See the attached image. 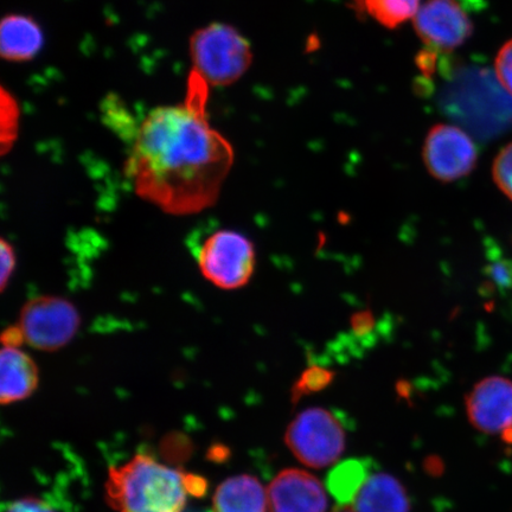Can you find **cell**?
Here are the masks:
<instances>
[{"label": "cell", "instance_id": "cell-1", "mask_svg": "<svg viewBox=\"0 0 512 512\" xmlns=\"http://www.w3.org/2000/svg\"><path fill=\"white\" fill-rule=\"evenodd\" d=\"M209 88L191 72L183 104L155 108L133 133L126 176L142 200L165 214L215 206L233 168L232 144L208 120Z\"/></svg>", "mask_w": 512, "mask_h": 512}, {"label": "cell", "instance_id": "cell-2", "mask_svg": "<svg viewBox=\"0 0 512 512\" xmlns=\"http://www.w3.org/2000/svg\"><path fill=\"white\" fill-rule=\"evenodd\" d=\"M105 489L108 504L118 512H183L189 497L206 492L207 483L147 454H137L111 467Z\"/></svg>", "mask_w": 512, "mask_h": 512}, {"label": "cell", "instance_id": "cell-3", "mask_svg": "<svg viewBox=\"0 0 512 512\" xmlns=\"http://www.w3.org/2000/svg\"><path fill=\"white\" fill-rule=\"evenodd\" d=\"M191 72L209 87L233 85L253 61L251 44L228 24L211 23L198 29L189 42Z\"/></svg>", "mask_w": 512, "mask_h": 512}, {"label": "cell", "instance_id": "cell-4", "mask_svg": "<svg viewBox=\"0 0 512 512\" xmlns=\"http://www.w3.org/2000/svg\"><path fill=\"white\" fill-rule=\"evenodd\" d=\"M444 74L450 76L447 87L440 94V107L445 114L479 137H492L503 130L501 105H494L495 88L482 73L463 72L445 61L440 63Z\"/></svg>", "mask_w": 512, "mask_h": 512}, {"label": "cell", "instance_id": "cell-5", "mask_svg": "<svg viewBox=\"0 0 512 512\" xmlns=\"http://www.w3.org/2000/svg\"><path fill=\"white\" fill-rule=\"evenodd\" d=\"M196 259L204 279L224 291L246 286L256 265L254 243L229 229L209 235L198 249Z\"/></svg>", "mask_w": 512, "mask_h": 512}, {"label": "cell", "instance_id": "cell-6", "mask_svg": "<svg viewBox=\"0 0 512 512\" xmlns=\"http://www.w3.org/2000/svg\"><path fill=\"white\" fill-rule=\"evenodd\" d=\"M344 426L330 411L310 408L288 426L285 441L300 463L323 469L335 464L345 448Z\"/></svg>", "mask_w": 512, "mask_h": 512}, {"label": "cell", "instance_id": "cell-7", "mask_svg": "<svg viewBox=\"0 0 512 512\" xmlns=\"http://www.w3.org/2000/svg\"><path fill=\"white\" fill-rule=\"evenodd\" d=\"M25 344L41 351H57L73 341L81 326L79 310L69 300L40 296L22 307L16 324Z\"/></svg>", "mask_w": 512, "mask_h": 512}, {"label": "cell", "instance_id": "cell-8", "mask_svg": "<svg viewBox=\"0 0 512 512\" xmlns=\"http://www.w3.org/2000/svg\"><path fill=\"white\" fill-rule=\"evenodd\" d=\"M422 158L428 174L439 182H456L475 170L478 150L464 128L439 124L428 132Z\"/></svg>", "mask_w": 512, "mask_h": 512}, {"label": "cell", "instance_id": "cell-9", "mask_svg": "<svg viewBox=\"0 0 512 512\" xmlns=\"http://www.w3.org/2000/svg\"><path fill=\"white\" fill-rule=\"evenodd\" d=\"M414 28L427 48L447 53L463 46L473 24L457 0H427L414 17Z\"/></svg>", "mask_w": 512, "mask_h": 512}, {"label": "cell", "instance_id": "cell-10", "mask_svg": "<svg viewBox=\"0 0 512 512\" xmlns=\"http://www.w3.org/2000/svg\"><path fill=\"white\" fill-rule=\"evenodd\" d=\"M466 413L473 427L488 434L512 427V381L490 376L479 381L466 398Z\"/></svg>", "mask_w": 512, "mask_h": 512}, {"label": "cell", "instance_id": "cell-11", "mask_svg": "<svg viewBox=\"0 0 512 512\" xmlns=\"http://www.w3.org/2000/svg\"><path fill=\"white\" fill-rule=\"evenodd\" d=\"M271 512H326L328 497L322 483L309 472L281 471L267 489Z\"/></svg>", "mask_w": 512, "mask_h": 512}, {"label": "cell", "instance_id": "cell-12", "mask_svg": "<svg viewBox=\"0 0 512 512\" xmlns=\"http://www.w3.org/2000/svg\"><path fill=\"white\" fill-rule=\"evenodd\" d=\"M40 376L32 357L21 348L3 347L0 354V401L11 405L30 398Z\"/></svg>", "mask_w": 512, "mask_h": 512}, {"label": "cell", "instance_id": "cell-13", "mask_svg": "<svg viewBox=\"0 0 512 512\" xmlns=\"http://www.w3.org/2000/svg\"><path fill=\"white\" fill-rule=\"evenodd\" d=\"M44 35L34 18L11 14L0 25V54L9 62H28L40 53Z\"/></svg>", "mask_w": 512, "mask_h": 512}, {"label": "cell", "instance_id": "cell-14", "mask_svg": "<svg viewBox=\"0 0 512 512\" xmlns=\"http://www.w3.org/2000/svg\"><path fill=\"white\" fill-rule=\"evenodd\" d=\"M267 507V491L251 475L224 480L213 498V512H266Z\"/></svg>", "mask_w": 512, "mask_h": 512}, {"label": "cell", "instance_id": "cell-15", "mask_svg": "<svg viewBox=\"0 0 512 512\" xmlns=\"http://www.w3.org/2000/svg\"><path fill=\"white\" fill-rule=\"evenodd\" d=\"M354 512H408L407 492L387 473L370 475L352 502Z\"/></svg>", "mask_w": 512, "mask_h": 512}, {"label": "cell", "instance_id": "cell-16", "mask_svg": "<svg viewBox=\"0 0 512 512\" xmlns=\"http://www.w3.org/2000/svg\"><path fill=\"white\" fill-rule=\"evenodd\" d=\"M369 476V465L361 460H347L331 471L328 488L338 503L352 504Z\"/></svg>", "mask_w": 512, "mask_h": 512}, {"label": "cell", "instance_id": "cell-17", "mask_svg": "<svg viewBox=\"0 0 512 512\" xmlns=\"http://www.w3.org/2000/svg\"><path fill=\"white\" fill-rule=\"evenodd\" d=\"M355 3L388 29L398 28L414 18L420 9V0H355Z\"/></svg>", "mask_w": 512, "mask_h": 512}, {"label": "cell", "instance_id": "cell-18", "mask_svg": "<svg viewBox=\"0 0 512 512\" xmlns=\"http://www.w3.org/2000/svg\"><path fill=\"white\" fill-rule=\"evenodd\" d=\"M0 120H2V152H8L12 145L15 144L18 136L19 127V106L14 95L10 94L2 87V95H0Z\"/></svg>", "mask_w": 512, "mask_h": 512}, {"label": "cell", "instance_id": "cell-19", "mask_svg": "<svg viewBox=\"0 0 512 512\" xmlns=\"http://www.w3.org/2000/svg\"><path fill=\"white\" fill-rule=\"evenodd\" d=\"M492 177L497 188L512 201V143L504 146L496 156Z\"/></svg>", "mask_w": 512, "mask_h": 512}, {"label": "cell", "instance_id": "cell-20", "mask_svg": "<svg viewBox=\"0 0 512 512\" xmlns=\"http://www.w3.org/2000/svg\"><path fill=\"white\" fill-rule=\"evenodd\" d=\"M334 379V374L331 371L322 367H311L304 371L300 376L296 386H294V395L296 398L305 394L317 392L323 389Z\"/></svg>", "mask_w": 512, "mask_h": 512}, {"label": "cell", "instance_id": "cell-21", "mask_svg": "<svg viewBox=\"0 0 512 512\" xmlns=\"http://www.w3.org/2000/svg\"><path fill=\"white\" fill-rule=\"evenodd\" d=\"M495 73L499 86L512 96V40L499 50L495 61Z\"/></svg>", "mask_w": 512, "mask_h": 512}, {"label": "cell", "instance_id": "cell-22", "mask_svg": "<svg viewBox=\"0 0 512 512\" xmlns=\"http://www.w3.org/2000/svg\"><path fill=\"white\" fill-rule=\"evenodd\" d=\"M16 253L11 243L2 239L0 242V265H2V271H0V288L2 291L8 286L9 281L14 274L16 268Z\"/></svg>", "mask_w": 512, "mask_h": 512}, {"label": "cell", "instance_id": "cell-23", "mask_svg": "<svg viewBox=\"0 0 512 512\" xmlns=\"http://www.w3.org/2000/svg\"><path fill=\"white\" fill-rule=\"evenodd\" d=\"M489 275L501 288H512V262L503 260L495 262L489 268Z\"/></svg>", "mask_w": 512, "mask_h": 512}, {"label": "cell", "instance_id": "cell-24", "mask_svg": "<svg viewBox=\"0 0 512 512\" xmlns=\"http://www.w3.org/2000/svg\"><path fill=\"white\" fill-rule=\"evenodd\" d=\"M6 512H56L42 499L28 497L19 499L10 505Z\"/></svg>", "mask_w": 512, "mask_h": 512}, {"label": "cell", "instance_id": "cell-25", "mask_svg": "<svg viewBox=\"0 0 512 512\" xmlns=\"http://www.w3.org/2000/svg\"><path fill=\"white\" fill-rule=\"evenodd\" d=\"M375 318L370 311H361L351 317L352 330L357 334L364 335L374 328Z\"/></svg>", "mask_w": 512, "mask_h": 512}, {"label": "cell", "instance_id": "cell-26", "mask_svg": "<svg viewBox=\"0 0 512 512\" xmlns=\"http://www.w3.org/2000/svg\"><path fill=\"white\" fill-rule=\"evenodd\" d=\"M337 512H354V511H350V510H341V511H337Z\"/></svg>", "mask_w": 512, "mask_h": 512}]
</instances>
